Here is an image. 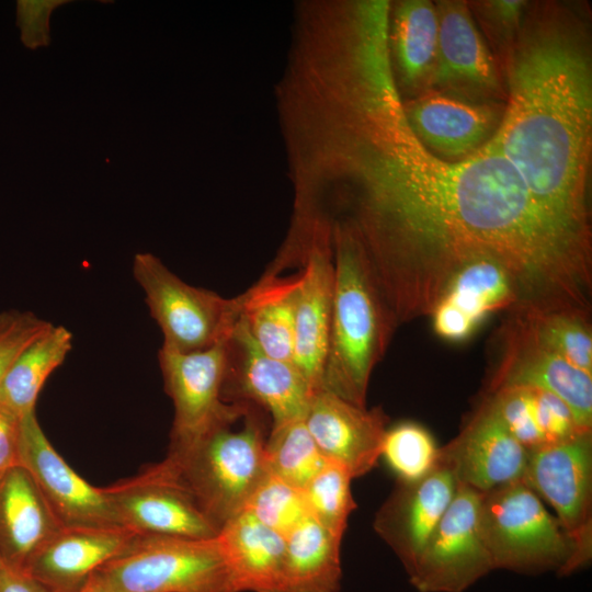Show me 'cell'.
<instances>
[{
    "label": "cell",
    "instance_id": "1",
    "mask_svg": "<svg viewBox=\"0 0 592 592\" xmlns=\"http://www.w3.org/2000/svg\"><path fill=\"white\" fill-rule=\"evenodd\" d=\"M330 162L348 187L357 236L383 271L426 273L486 247L508 228L525 185L483 146L447 162L412 132L390 68L350 80L328 106Z\"/></svg>",
    "mask_w": 592,
    "mask_h": 592
},
{
    "label": "cell",
    "instance_id": "2",
    "mask_svg": "<svg viewBox=\"0 0 592 592\" xmlns=\"http://www.w3.org/2000/svg\"><path fill=\"white\" fill-rule=\"evenodd\" d=\"M500 70L504 111L485 146L512 164L549 217L591 242L592 59L587 19L572 4H530L501 56Z\"/></svg>",
    "mask_w": 592,
    "mask_h": 592
},
{
    "label": "cell",
    "instance_id": "3",
    "mask_svg": "<svg viewBox=\"0 0 592 592\" xmlns=\"http://www.w3.org/2000/svg\"><path fill=\"white\" fill-rule=\"evenodd\" d=\"M330 228L334 278L321 388L366 407L372 372L396 325L356 232L341 221Z\"/></svg>",
    "mask_w": 592,
    "mask_h": 592
},
{
    "label": "cell",
    "instance_id": "4",
    "mask_svg": "<svg viewBox=\"0 0 592 592\" xmlns=\"http://www.w3.org/2000/svg\"><path fill=\"white\" fill-rule=\"evenodd\" d=\"M254 405L189 444L169 449L163 462L220 530L246 506L266 475L264 424Z\"/></svg>",
    "mask_w": 592,
    "mask_h": 592
},
{
    "label": "cell",
    "instance_id": "5",
    "mask_svg": "<svg viewBox=\"0 0 592 592\" xmlns=\"http://www.w3.org/2000/svg\"><path fill=\"white\" fill-rule=\"evenodd\" d=\"M479 527L493 569L568 576L582 568L573 539L522 480L481 492Z\"/></svg>",
    "mask_w": 592,
    "mask_h": 592
},
{
    "label": "cell",
    "instance_id": "6",
    "mask_svg": "<svg viewBox=\"0 0 592 592\" xmlns=\"http://www.w3.org/2000/svg\"><path fill=\"white\" fill-rule=\"evenodd\" d=\"M94 573L110 592H232L217 536L136 535Z\"/></svg>",
    "mask_w": 592,
    "mask_h": 592
},
{
    "label": "cell",
    "instance_id": "7",
    "mask_svg": "<svg viewBox=\"0 0 592 592\" xmlns=\"http://www.w3.org/2000/svg\"><path fill=\"white\" fill-rule=\"evenodd\" d=\"M133 273L162 332L161 348L181 353L208 349L229 337L241 317L243 294L225 298L190 285L152 253H137Z\"/></svg>",
    "mask_w": 592,
    "mask_h": 592
},
{
    "label": "cell",
    "instance_id": "8",
    "mask_svg": "<svg viewBox=\"0 0 592 592\" xmlns=\"http://www.w3.org/2000/svg\"><path fill=\"white\" fill-rule=\"evenodd\" d=\"M481 492L457 482L455 496L408 573L419 592H464L494 570L479 527Z\"/></svg>",
    "mask_w": 592,
    "mask_h": 592
},
{
    "label": "cell",
    "instance_id": "9",
    "mask_svg": "<svg viewBox=\"0 0 592 592\" xmlns=\"http://www.w3.org/2000/svg\"><path fill=\"white\" fill-rule=\"evenodd\" d=\"M229 337L208 349L189 353L160 348L158 360L164 389L174 407L169 449L189 444L243 407L244 402H226L223 398Z\"/></svg>",
    "mask_w": 592,
    "mask_h": 592
},
{
    "label": "cell",
    "instance_id": "10",
    "mask_svg": "<svg viewBox=\"0 0 592 592\" xmlns=\"http://www.w3.org/2000/svg\"><path fill=\"white\" fill-rule=\"evenodd\" d=\"M103 491L119 525L137 535L213 538L219 533L163 460Z\"/></svg>",
    "mask_w": 592,
    "mask_h": 592
},
{
    "label": "cell",
    "instance_id": "11",
    "mask_svg": "<svg viewBox=\"0 0 592 592\" xmlns=\"http://www.w3.org/2000/svg\"><path fill=\"white\" fill-rule=\"evenodd\" d=\"M522 481L555 509L584 567L592 555L591 432L530 451Z\"/></svg>",
    "mask_w": 592,
    "mask_h": 592
},
{
    "label": "cell",
    "instance_id": "12",
    "mask_svg": "<svg viewBox=\"0 0 592 592\" xmlns=\"http://www.w3.org/2000/svg\"><path fill=\"white\" fill-rule=\"evenodd\" d=\"M437 59L431 89L474 102L505 104L503 77L467 2L439 1Z\"/></svg>",
    "mask_w": 592,
    "mask_h": 592
},
{
    "label": "cell",
    "instance_id": "13",
    "mask_svg": "<svg viewBox=\"0 0 592 592\" xmlns=\"http://www.w3.org/2000/svg\"><path fill=\"white\" fill-rule=\"evenodd\" d=\"M315 391L294 363L262 352L240 317L227 344L224 400L259 406L275 425L304 419Z\"/></svg>",
    "mask_w": 592,
    "mask_h": 592
},
{
    "label": "cell",
    "instance_id": "14",
    "mask_svg": "<svg viewBox=\"0 0 592 592\" xmlns=\"http://www.w3.org/2000/svg\"><path fill=\"white\" fill-rule=\"evenodd\" d=\"M502 329L503 353L490 391L525 386L548 391L570 408L578 426L592 428V375L539 344L513 311Z\"/></svg>",
    "mask_w": 592,
    "mask_h": 592
},
{
    "label": "cell",
    "instance_id": "15",
    "mask_svg": "<svg viewBox=\"0 0 592 592\" xmlns=\"http://www.w3.org/2000/svg\"><path fill=\"white\" fill-rule=\"evenodd\" d=\"M20 462L62 527L121 526L103 488L90 485L62 459L35 412L22 419Z\"/></svg>",
    "mask_w": 592,
    "mask_h": 592
},
{
    "label": "cell",
    "instance_id": "16",
    "mask_svg": "<svg viewBox=\"0 0 592 592\" xmlns=\"http://www.w3.org/2000/svg\"><path fill=\"white\" fill-rule=\"evenodd\" d=\"M306 232L299 254L303 270L296 299L293 363L315 390L322 387L333 297V252L330 227Z\"/></svg>",
    "mask_w": 592,
    "mask_h": 592
},
{
    "label": "cell",
    "instance_id": "17",
    "mask_svg": "<svg viewBox=\"0 0 592 592\" xmlns=\"http://www.w3.org/2000/svg\"><path fill=\"white\" fill-rule=\"evenodd\" d=\"M504 105L474 102L433 89L403 101L417 138L447 162H460L481 149L496 134Z\"/></svg>",
    "mask_w": 592,
    "mask_h": 592
},
{
    "label": "cell",
    "instance_id": "18",
    "mask_svg": "<svg viewBox=\"0 0 592 592\" xmlns=\"http://www.w3.org/2000/svg\"><path fill=\"white\" fill-rule=\"evenodd\" d=\"M528 451L509 432L487 398L462 432L440 447L439 463L479 492L520 481Z\"/></svg>",
    "mask_w": 592,
    "mask_h": 592
},
{
    "label": "cell",
    "instance_id": "19",
    "mask_svg": "<svg viewBox=\"0 0 592 592\" xmlns=\"http://www.w3.org/2000/svg\"><path fill=\"white\" fill-rule=\"evenodd\" d=\"M304 422L329 462L344 467L353 478L371 471L382 454L387 417L320 388L311 397Z\"/></svg>",
    "mask_w": 592,
    "mask_h": 592
},
{
    "label": "cell",
    "instance_id": "20",
    "mask_svg": "<svg viewBox=\"0 0 592 592\" xmlns=\"http://www.w3.org/2000/svg\"><path fill=\"white\" fill-rule=\"evenodd\" d=\"M456 488L453 473L437 464L419 480L398 481L376 513L374 530L398 556L407 573L449 506Z\"/></svg>",
    "mask_w": 592,
    "mask_h": 592
},
{
    "label": "cell",
    "instance_id": "21",
    "mask_svg": "<svg viewBox=\"0 0 592 592\" xmlns=\"http://www.w3.org/2000/svg\"><path fill=\"white\" fill-rule=\"evenodd\" d=\"M519 306L520 292L512 274L496 259L481 257L455 273L430 317L441 339L460 342L489 315Z\"/></svg>",
    "mask_w": 592,
    "mask_h": 592
},
{
    "label": "cell",
    "instance_id": "22",
    "mask_svg": "<svg viewBox=\"0 0 592 592\" xmlns=\"http://www.w3.org/2000/svg\"><path fill=\"white\" fill-rule=\"evenodd\" d=\"M137 534L121 526L61 527L23 570L65 592H78L105 562L121 554Z\"/></svg>",
    "mask_w": 592,
    "mask_h": 592
},
{
    "label": "cell",
    "instance_id": "23",
    "mask_svg": "<svg viewBox=\"0 0 592 592\" xmlns=\"http://www.w3.org/2000/svg\"><path fill=\"white\" fill-rule=\"evenodd\" d=\"M232 592H285V536L243 509L217 535Z\"/></svg>",
    "mask_w": 592,
    "mask_h": 592
},
{
    "label": "cell",
    "instance_id": "24",
    "mask_svg": "<svg viewBox=\"0 0 592 592\" xmlns=\"http://www.w3.org/2000/svg\"><path fill=\"white\" fill-rule=\"evenodd\" d=\"M62 526L22 466L0 479V559L23 571L37 550Z\"/></svg>",
    "mask_w": 592,
    "mask_h": 592
},
{
    "label": "cell",
    "instance_id": "25",
    "mask_svg": "<svg viewBox=\"0 0 592 592\" xmlns=\"http://www.w3.org/2000/svg\"><path fill=\"white\" fill-rule=\"evenodd\" d=\"M439 21L435 4L402 0L390 4L388 48L397 88L403 99L431 89L437 59ZM406 99V100H407Z\"/></svg>",
    "mask_w": 592,
    "mask_h": 592
},
{
    "label": "cell",
    "instance_id": "26",
    "mask_svg": "<svg viewBox=\"0 0 592 592\" xmlns=\"http://www.w3.org/2000/svg\"><path fill=\"white\" fill-rule=\"evenodd\" d=\"M298 285L299 273L281 277L267 271L243 293L241 314L250 337L262 352L292 363Z\"/></svg>",
    "mask_w": 592,
    "mask_h": 592
},
{
    "label": "cell",
    "instance_id": "27",
    "mask_svg": "<svg viewBox=\"0 0 592 592\" xmlns=\"http://www.w3.org/2000/svg\"><path fill=\"white\" fill-rule=\"evenodd\" d=\"M342 536L311 516L286 537L285 592H339Z\"/></svg>",
    "mask_w": 592,
    "mask_h": 592
},
{
    "label": "cell",
    "instance_id": "28",
    "mask_svg": "<svg viewBox=\"0 0 592 592\" xmlns=\"http://www.w3.org/2000/svg\"><path fill=\"white\" fill-rule=\"evenodd\" d=\"M72 333L52 325L16 356L0 384V408L20 419L35 412L39 391L72 349Z\"/></svg>",
    "mask_w": 592,
    "mask_h": 592
},
{
    "label": "cell",
    "instance_id": "29",
    "mask_svg": "<svg viewBox=\"0 0 592 592\" xmlns=\"http://www.w3.org/2000/svg\"><path fill=\"white\" fill-rule=\"evenodd\" d=\"M536 341L571 365L592 375V331L588 310L515 308Z\"/></svg>",
    "mask_w": 592,
    "mask_h": 592
},
{
    "label": "cell",
    "instance_id": "30",
    "mask_svg": "<svg viewBox=\"0 0 592 592\" xmlns=\"http://www.w3.org/2000/svg\"><path fill=\"white\" fill-rule=\"evenodd\" d=\"M264 459L267 473L299 489H304L329 462L304 419L272 425L264 446Z\"/></svg>",
    "mask_w": 592,
    "mask_h": 592
},
{
    "label": "cell",
    "instance_id": "31",
    "mask_svg": "<svg viewBox=\"0 0 592 592\" xmlns=\"http://www.w3.org/2000/svg\"><path fill=\"white\" fill-rule=\"evenodd\" d=\"M382 456L399 481L411 482L436 468L440 447L425 428L414 422H401L386 430Z\"/></svg>",
    "mask_w": 592,
    "mask_h": 592
},
{
    "label": "cell",
    "instance_id": "32",
    "mask_svg": "<svg viewBox=\"0 0 592 592\" xmlns=\"http://www.w3.org/2000/svg\"><path fill=\"white\" fill-rule=\"evenodd\" d=\"M352 479L344 467L328 462L301 489L310 516L340 535L356 509L351 492Z\"/></svg>",
    "mask_w": 592,
    "mask_h": 592
},
{
    "label": "cell",
    "instance_id": "33",
    "mask_svg": "<svg viewBox=\"0 0 592 592\" xmlns=\"http://www.w3.org/2000/svg\"><path fill=\"white\" fill-rule=\"evenodd\" d=\"M243 509L285 537L310 516L303 490L270 473L259 482Z\"/></svg>",
    "mask_w": 592,
    "mask_h": 592
},
{
    "label": "cell",
    "instance_id": "34",
    "mask_svg": "<svg viewBox=\"0 0 592 592\" xmlns=\"http://www.w3.org/2000/svg\"><path fill=\"white\" fill-rule=\"evenodd\" d=\"M488 399L509 432L528 452L545 446L537 423L532 387H503L491 392Z\"/></svg>",
    "mask_w": 592,
    "mask_h": 592
},
{
    "label": "cell",
    "instance_id": "35",
    "mask_svg": "<svg viewBox=\"0 0 592 592\" xmlns=\"http://www.w3.org/2000/svg\"><path fill=\"white\" fill-rule=\"evenodd\" d=\"M468 5L502 56L516 37L530 4L522 0H489Z\"/></svg>",
    "mask_w": 592,
    "mask_h": 592
},
{
    "label": "cell",
    "instance_id": "36",
    "mask_svg": "<svg viewBox=\"0 0 592 592\" xmlns=\"http://www.w3.org/2000/svg\"><path fill=\"white\" fill-rule=\"evenodd\" d=\"M52 325L31 311L0 314V384L22 350Z\"/></svg>",
    "mask_w": 592,
    "mask_h": 592
},
{
    "label": "cell",
    "instance_id": "37",
    "mask_svg": "<svg viewBox=\"0 0 592 592\" xmlns=\"http://www.w3.org/2000/svg\"><path fill=\"white\" fill-rule=\"evenodd\" d=\"M536 418L545 445L567 441L583 432L566 402L557 396L533 388Z\"/></svg>",
    "mask_w": 592,
    "mask_h": 592
},
{
    "label": "cell",
    "instance_id": "38",
    "mask_svg": "<svg viewBox=\"0 0 592 592\" xmlns=\"http://www.w3.org/2000/svg\"><path fill=\"white\" fill-rule=\"evenodd\" d=\"M67 0H39L18 2V24L22 31L23 43L35 49L50 44L49 18L52 12L68 3Z\"/></svg>",
    "mask_w": 592,
    "mask_h": 592
},
{
    "label": "cell",
    "instance_id": "39",
    "mask_svg": "<svg viewBox=\"0 0 592 592\" xmlns=\"http://www.w3.org/2000/svg\"><path fill=\"white\" fill-rule=\"evenodd\" d=\"M21 432L22 419L0 408V479L9 470L21 466Z\"/></svg>",
    "mask_w": 592,
    "mask_h": 592
},
{
    "label": "cell",
    "instance_id": "40",
    "mask_svg": "<svg viewBox=\"0 0 592 592\" xmlns=\"http://www.w3.org/2000/svg\"><path fill=\"white\" fill-rule=\"evenodd\" d=\"M0 592H65L52 588L24 571L7 566L0 574Z\"/></svg>",
    "mask_w": 592,
    "mask_h": 592
},
{
    "label": "cell",
    "instance_id": "41",
    "mask_svg": "<svg viewBox=\"0 0 592 592\" xmlns=\"http://www.w3.org/2000/svg\"><path fill=\"white\" fill-rule=\"evenodd\" d=\"M78 592H110L101 580L92 573V576L86 581Z\"/></svg>",
    "mask_w": 592,
    "mask_h": 592
},
{
    "label": "cell",
    "instance_id": "42",
    "mask_svg": "<svg viewBox=\"0 0 592 592\" xmlns=\"http://www.w3.org/2000/svg\"><path fill=\"white\" fill-rule=\"evenodd\" d=\"M3 567H4V563H3L2 560L0 559V574H1V572H2Z\"/></svg>",
    "mask_w": 592,
    "mask_h": 592
}]
</instances>
